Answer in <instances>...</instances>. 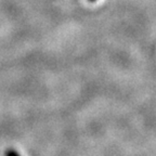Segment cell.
Here are the masks:
<instances>
[{"mask_svg":"<svg viewBox=\"0 0 156 156\" xmlns=\"http://www.w3.org/2000/svg\"><path fill=\"white\" fill-rule=\"evenodd\" d=\"M5 156H20V154L14 150H7Z\"/></svg>","mask_w":156,"mask_h":156,"instance_id":"1","label":"cell"}]
</instances>
